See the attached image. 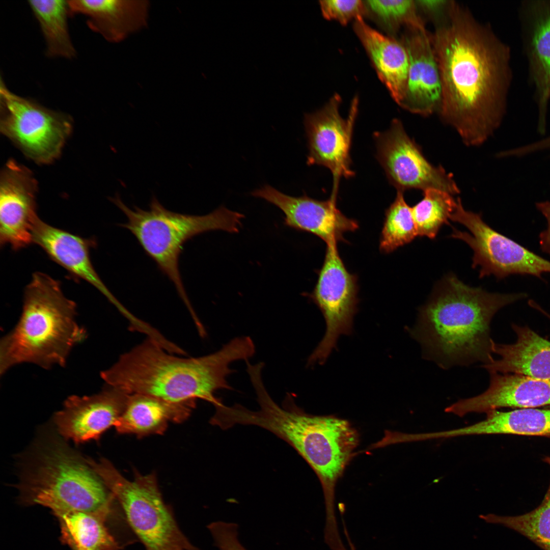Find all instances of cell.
<instances>
[{
	"label": "cell",
	"instance_id": "f1b7e54d",
	"mask_svg": "<svg viewBox=\"0 0 550 550\" xmlns=\"http://www.w3.org/2000/svg\"><path fill=\"white\" fill-rule=\"evenodd\" d=\"M423 198L411 207L418 236L435 238L444 224L454 211L457 199L450 193L437 189H429L423 191Z\"/></svg>",
	"mask_w": 550,
	"mask_h": 550
},
{
	"label": "cell",
	"instance_id": "603a6c76",
	"mask_svg": "<svg viewBox=\"0 0 550 550\" xmlns=\"http://www.w3.org/2000/svg\"><path fill=\"white\" fill-rule=\"evenodd\" d=\"M516 339L512 344L493 342L499 358L482 367L489 373L515 374L550 379V341L528 326L512 323Z\"/></svg>",
	"mask_w": 550,
	"mask_h": 550
},
{
	"label": "cell",
	"instance_id": "3957f363",
	"mask_svg": "<svg viewBox=\"0 0 550 550\" xmlns=\"http://www.w3.org/2000/svg\"><path fill=\"white\" fill-rule=\"evenodd\" d=\"M526 293H489L449 273L435 286L409 330L424 357L446 369L494 360L490 324L502 308L527 298Z\"/></svg>",
	"mask_w": 550,
	"mask_h": 550
},
{
	"label": "cell",
	"instance_id": "2e32d148",
	"mask_svg": "<svg viewBox=\"0 0 550 550\" xmlns=\"http://www.w3.org/2000/svg\"><path fill=\"white\" fill-rule=\"evenodd\" d=\"M278 207L284 213V224L290 228L310 233L326 244L344 241L343 234L359 228L358 222L344 215L336 206V198L317 200L304 195L292 197L269 185L251 193Z\"/></svg>",
	"mask_w": 550,
	"mask_h": 550
},
{
	"label": "cell",
	"instance_id": "52a82bcc",
	"mask_svg": "<svg viewBox=\"0 0 550 550\" xmlns=\"http://www.w3.org/2000/svg\"><path fill=\"white\" fill-rule=\"evenodd\" d=\"M36 456L20 484L32 502L58 516L74 512L107 515L115 498L86 459L59 442Z\"/></svg>",
	"mask_w": 550,
	"mask_h": 550
},
{
	"label": "cell",
	"instance_id": "4fadbf2b",
	"mask_svg": "<svg viewBox=\"0 0 550 550\" xmlns=\"http://www.w3.org/2000/svg\"><path fill=\"white\" fill-rule=\"evenodd\" d=\"M341 98L335 94L320 109L305 115L304 125L309 153L307 163L328 169L333 176L331 196L337 198L342 177L354 176L350 155L352 132L358 111L359 98L351 101L348 117H341Z\"/></svg>",
	"mask_w": 550,
	"mask_h": 550
},
{
	"label": "cell",
	"instance_id": "ac0fdd59",
	"mask_svg": "<svg viewBox=\"0 0 550 550\" xmlns=\"http://www.w3.org/2000/svg\"><path fill=\"white\" fill-rule=\"evenodd\" d=\"M400 40L409 57L406 90L399 106L422 116L439 111L442 85L438 65L426 30H407Z\"/></svg>",
	"mask_w": 550,
	"mask_h": 550
},
{
	"label": "cell",
	"instance_id": "ba28073f",
	"mask_svg": "<svg viewBox=\"0 0 550 550\" xmlns=\"http://www.w3.org/2000/svg\"><path fill=\"white\" fill-rule=\"evenodd\" d=\"M89 463L124 513L146 550H200L180 529L164 502L154 474L135 473L133 480L122 476L106 459Z\"/></svg>",
	"mask_w": 550,
	"mask_h": 550
},
{
	"label": "cell",
	"instance_id": "4316f807",
	"mask_svg": "<svg viewBox=\"0 0 550 550\" xmlns=\"http://www.w3.org/2000/svg\"><path fill=\"white\" fill-rule=\"evenodd\" d=\"M492 434H508L550 438V407L492 410L486 413Z\"/></svg>",
	"mask_w": 550,
	"mask_h": 550
},
{
	"label": "cell",
	"instance_id": "d590c367",
	"mask_svg": "<svg viewBox=\"0 0 550 550\" xmlns=\"http://www.w3.org/2000/svg\"><path fill=\"white\" fill-rule=\"evenodd\" d=\"M543 461L548 464L550 466V457H546L543 459Z\"/></svg>",
	"mask_w": 550,
	"mask_h": 550
},
{
	"label": "cell",
	"instance_id": "6da1fadb",
	"mask_svg": "<svg viewBox=\"0 0 550 550\" xmlns=\"http://www.w3.org/2000/svg\"><path fill=\"white\" fill-rule=\"evenodd\" d=\"M436 24L429 37L442 85L438 113L465 144L481 145L505 114L513 77L510 48L455 1Z\"/></svg>",
	"mask_w": 550,
	"mask_h": 550
},
{
	"label": "cell",
	"instance_id": "8fae6325",
	"mask_svg": "<svg viewBox=\"0 0 550 550\" xmlns=\"http://www.w3.org/2000/svg\"><path fill=\"white\" fill-rule=\"evenodd\" d=\"M356 277L350 273L341 259L337 243L326 244L324 262L317 283L309 297L322 313L325 334L309 356L307 365L323 364L342 335L352 333L358 309Z\"/></svg>",
	"mask_w": 550,
	"mask_h": 550
},
{
	"label": "cell",
	"instance_id": "30bf717a",
	"mask_svg": "<svg viewBox=\"0 0 550 550\" xmlns=\"http://www.w3.org/2000/svg\"><path fill=\"white\" fill-rule=\"evenodd\" d=\"M450 219L470 231L453 228L450 236L467 243L473 251L472 267H479V277L494 275L502 279L511 274L542 278L550 273V261L491 228L480 213L464 209L460 198Z\"/></svg>",
	"mask_w": 550,
	"mask_h": 550
},
{
	"label": "cell",
	"instance_id": "d6a6232c",
	"mask_svg": "<svg viewBox=\"0 0 550 550\" xmlns=\"http://www.w3.org/2000/svg\"><path fill=\"white\" fill-rule=\"evenodd\" d=\"M208 529L219 550H247L238 539L236 524L215 521L208 525Z\"/></svg>",
	"mask_w": 550,
	"mask_h": 550
},
{
	"label": "cell",
	"instance_id": "7c38bea8",
	"mask_svg": "<svg viewBox=\"0 0 550 550\" xmlns=\"http://www.w3.org/2000/svg\"><path fill=\"white\" fill-rule=\"evenodd\" d=\"M373 135L377 158L397 191L437 189L451 195L459 193L453 175L428 161L400 120L393 119L388 129Z\"/></svg>",
	"mask_w": 550,
	"mask_h": 550
},
{
	"label": "cell",
	"instance_id": "d6986e66",
	"mask_svg": "<svg viewBox=\"0 0 550 550\" xmlns=\"http://www.w3.org/2000/svg\"><path fill=\"white\" fill-rule=\"evenodd\" d=\"M490 373L488 389L482 394L460 399L448 407L462 417L471 413H487L501 408H538L550 406V379L515 374Z\"/></svg>",
	"mask_w": 550,
	"mask_h": 550
},
{
	"label": "cell",
	"instance_id": "cb8c5ba5",
	"mask_svg": "<svg viewBox=\"0 0 550 550\" xmlns=\"http://www.w3.org/2000/svg\"><path fill=\"white\" fill-rule=\"evenodd\" d=\"M195 405L178 404L142 394H130L115 427L119 433L138 437L162 434L169 422H181Z\"/></svg>",
	"mask_w": 550,
	"mask_h": 550
},
{
	"label": "cell",
	"instance_id": "83f0119b",
	"mask_svg": "<svg viewBox=\"0 0 550 550\" xmlns=\"http://www.w3.org/2000/svg\"><path fill=\"white\" fill-rule=\"evenodd\" d=\"M480 518L486 522L498 524L525 536L543 550H550V483L541 503L535 509L517 516L489 513Z\"/></svg>",
	"mask_w": 550,
	"mask_h": 550
},
{
	"label": "cell",
	"instance_id": "d4e9b609",
	"mask_svg": "<svg viewBox=\"0 0 550 550\" xmlns=\"http://www.w3.org/2000/svg\"><path fill=\"white\" fill-rule=\"evenodd\" d=\"M28 4L44 38L46 54L73 58L76 50L68 29V19L71 15L68 1L31 0Z\"/></svg>",
	"mask_w": 550,
	"mask_h": 550
},
{
	"label": "cell",
	"instance_id": "e575fe53",
	"mask_svg": "<svg viewBox=\"0 0 550 550\" xmlns=\"http://www.w3.org/2000/svg\"><path fill=\"white\" fill-rule=\"evenodd\" d=\"M536 207L545 217L547 223L546 229L539 235L540 248L544 253L550 254V201L538 202Z\"/></svg>",
	"mask_w": 550,
	"mask_h": 550
},
{
	"label": "cell",
	"instance_id": "5bb4252c",
	"mask_svg": "<svg viewBox=\"0 0 550 550\" xmlns=\"http://www.w3.org/2000/svg\"><path fill=\"white\" fill-rule=\"evenodd\" d=\"M38 183L32 172L9 159L0 176V243L17 251L33 242Z\"/></svg>",
	"mask_w": 550,
	"mask_h": 550
},
{
	"label": "cell",
	"instance_id": "7a4b0ae2",
	"mask_svg": "<svg viewBox=\"0 0 550 550\" xmlns=\"http://www.w3.org/2000/svg\"><path fill=\"white\" fill-rule=\"evenodd\" d=\"M256 348L249 336L232 339L208 355L184 358L169 352L148 338L122 354L100 376L106 385L129 394L154 396L167 401L196 406L202 399L214 406L222 402L215 396L218 390H232L227 380L235 372L230 364L249 360Z\"/></svg>",
	"mask_w": 550,
	"mask_h": 550
},
{
	"label": "cell",
	"instance_id": "5b68a950",
	"mask_svg": "<svg viewBox=\"0 0 550 550\" xmlns=\"http://www.w3.org/2000/svg\"><path fill=\"white\" fill-rule=\"evenodd\" d=\"M76 314V305L64 295L59 282L44 273H33L19 320L1 340V375L26 363L44 369L64 367L73 347L87 336Z\"/></svg>",
	"mask_w": 550,
	"mask_h": 550
},
{
	"label": "cell",
	"instance_id": "f546056e",
	"mask_svg": "<svg viewBox=\"0 0 550 550\" xmlns=\"http://www.w3.org/2000/svg\"><path fill=\"white\" fill-rule=\"evenodd\" d=\"M366 16L370 17L391 34L402 27L408 30H425L415 1H364Z\"/></svg>",
	"mask_w": 550,
	"mask_h": 550
},
{
	"label": "cell",
	"instance_id": "44dd1931",
	"mask_svg": "<svg viewBox=\"0 0 550 550\" xmlns=\"http://www.w3.org/2000/svg\"><path fill=\"white\" fill-rule=\"evenodd\" d=\"M71 15L82 14L93 31L113 43L122 41L145 28L150 4L147 0H70Z\"/></svg>",
	"mask_w": 550,
	"mask_h": 550
},
{
	"label": "cell",
	"instance_id": "9a60e30c",
	"mask_svg": "<svg viewBox=\"0 0 550 550\" xmlns=\"http://www.w3.org/2000/svg\"><path fill=\"white\" fill-rule=\"evenodd\" d=\"M523 53L538 108V130L546 129L550 101V0H523L518 8Z\"/></svg>",
	"mask_w": 550,
	"mask_h": 550
},
{
	"label": "cell",
	"instance_id": "8992f818",
	"mask_svg": "<svg viewBox=\"0 0 550 550\" xmlns=\"http://www.w3.org/2000/svg\"><path fill=\"white\" fill-rule=\"evenodd\" d=\"M111 201L124 213L127 222L120 225L135 237L147 255L174 285L191 316L196 314L187 295L179 269L184 244L196 236L209 231L239 232L244 215L224 206L203 215L170 211L153 197L148 210L129 208L119 196Z\"/></svg>",
	"mask_w": 550,
	"mask_h": 550
},
{
	"label": "cell",
	"instance_id": "1f68e13d",
	"mask_svg": "<svg viewBox=\"0 0 550 550\" xmlns=\"http://www.w3.org/2000/svg\"><path fill=\"white\" fill-rule=\"evenodd\" d=\"M319 2L322 16L342 25H347L351 20L366 16L364 1L321 0Z\"/></svg>",
	"mask_w": 550,
	"mask_h": 550
},
{
	"label": "cell",
	"instance_id": "9c48e42d",
	"mask_svg": "<svg viewBox=\"0 0 550 550\" xmlns=\"http://www.w3.org/2000/svg\"><path fill=\"white\" fill-rule=\"evenodd\" d=\"M72 127L69 115L16 95L1 81V131L28 158L40 164L53 162L61 155Z\"/></svg>",
	"mask_w": 550,
	"mask_h": 550
},
{
	"label": "cell",
	"instance_id": "ffe728a7",
	"mask_svg": "<svg viewBox=\"0 0 550 550\" xmlns=\"http://www.w3.org/2000/svg\"><path fill=\"white\" fill-rule=\"evenodd\" d=\"M33 242L39 245L54 261L75 277L95 287L118 310L129 319L132 314L113 295L100 278L91 262L92 240L55 228L39 218L33 231Z\"/></svg>",
	"mask_w": 550,
	"mask_h": 550
},
{
	"label": "cell",
	"instance_id": "484cf974",
	"mask_svg": "<svg viewBox=\"0 0 550 550\" xmlns=\"http://www.w3.org/2000/svg\"><path fill=\"white\" fill-rule=\"evenodd\" d=\"M58 516L64 537L75 550L120 549L104 524L107 516L74 512Z\"/></svg>",
	"mask_w": 550,
	"mask_h": 550
},
{
	"label": "cell",
	"instance_id": "7402d4cb",
	"mask_svg": "<svg viewBox=\"0 0 550 550\" xmlns=\"http://www.w3.org/2000/svg\"><path fill=\"white\" fill-rule=\"evenodd\" d=\"M353 29L376 74L399 105L405 94L409 70L407 49L400 39L385 35L367 24L364 17L354 20Z\"/></svg>",
	"mask_w": 550,
	"mask_h": 550
},
{
	"label": "cell",
	"instance_id": "277c9868",
	"mask_svg": "<svg viewBox=\"0 0 550 550\" xmlns=\"http://www.w3.org/2000/svg\"><path fill=\"white\" fill-rule=\"evenodd\" d=\"M259 408L247 409L245 425H255L273 433L291 445L315 472L321 483L325 507L324 532H339L335 510L336 484L354 457L359 435L350 422L334 416L308 414L287 393L282 406L265 389L256 393Z\"/></svg>",
	"mask_w": 550,
	"mask_h": 550
},
{
	"label": "cell",
	"instance_id": "836d02e7",
	"mask_svg": "<svg viewBox=\"0 0 550 550\" xmlns=\"http://www.w3.org/2000/svg\"><path fill=\"white\" fill-rule=\"evenodd\" d=\"M419 11H421L435 21L439 20L446 13L450 1H415Z\"/></svg>",
	"mask_w": 550,
	"mask_h": 550
},
{
	"label": "cell",
	"instance_id": "e0dca14e",
	"mask_svg": "<svg viewBox=\"0 0 550 550\" xmlns=\"http://www.w3.org/2000/svg\"><path fill=\"white\" fill-rule=\"evenodd\" d=\"M129 395L122 389L106 385L93 395L69 396L63 408L53 416L58 432L64 438L76 444L98 439L115 426Z\"/></svg>",
	"mask_w": 550,
	"mask_h": 550
},
{
	"label": "cell",
	"instance_id": "4dcf8cb0",
	"mask_svg": "<svg viewBox=\"0 0 550 550\" xmlns=\"http://www.w3.org/2000/svg\"><path fill=\"white\" fill-rule=\"evenodd\" d=\"M403 193L397 191L394 201L386 210L379 242V249L384 253L394 251L418 236L411 207L406 203Z\"/></svg>",
	"mask_w": 550,
	"mask_h": 550
}]
</instances>
